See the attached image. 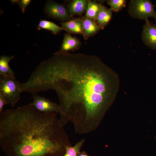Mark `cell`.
<instances>
[{
	"mask_svg": "<svg viewBox=\"0 0 156 156\" xmlns=\"http://www.w3.org/2000/svg\"><path fill=\"white\" fill-rule=\"evenodd\" d=\"M7 104V103L5 99L0 96V113L2 112L4 105Z\"/></svg>",
	"mask_w": 156,
	"mask_h": 156,
	"instance_id": "19",
	"label": "cell"
},
{
	"mask_svg": "<svg viewBox=\"0 0 156 156\" xmlns=\"http://www.w3.org/2000/svg\"><path fill=\"white\" fill-rule=\"evenodd\" d=\"M82 20L83 24L82 34L85 40H87L102 29L96 23V21L91 18L84 16Z\"/></svg>",
	"mask_w": 156,
	"mask_h": 156,
	"instance_id": "8",
	"label": "cell"
},
{
	"mask_svg": "<svg viewBox=\"0 0 156 156\" xmlns=\"http://www.w3.org/2000/svg\"><path fill=\"white\" fill-rule=\"evenodd\" d=\"M34 83L38 92H56L61 125L64 127L70 122L81 134L98 127L115 99L120 81L118 74L96 56L58 51L39 64Z\"/></svg>",
	"mask_w": 156,
	"mask_h": 156,
	"instance_id": "1",
	"label": "cell"
},
{
	"mask_svg": "<svg viewBox=\"0 0 156 156\" xmlns=\"http://www.w3.org/2000/svg\"><path fill=\"white\" fill-rule=\"evenodd\" d=\"M19 1L18 0H11V1L12 2V3H18Z\"/></svg>",
	"mask_w": 156,
	"mask_h": 156,
	"instance_id": "21",
	"label": "cell"
},
{
	"mask_svg": "<svg viewBox=\"0 0 156 156\" xmlns=\"http://www.w3.org/2000/svg\"><path fill=\"white\" fill-rule=\"evenodd\" d=\"M31 1L30 0L19 1L18 3L21 7L23 13L25 12V10L26 7L29 4Z\"/></svg>",
	"mask_w": 156,
	"mask_h": 156,
	"instance_id": "18",
	"label": "cell"
},
{
	"mask_svg": "<svg viewBox=\"0 0 156 156\" xmlns=\"http://www.w3.org/2000/svg\"><path fill=\"white\" fill-rule=\"evenodd\" d=\"M0 114V145L7 156H63L72 146L57 113L29 103Z\"/></svg>",
	"mask_w": 156,
	"mask_h": 156,
	"instance_id": "2",
	"label": "cell"
},
{
	"mask_svg": "<svg viewBox=\"0 0 156 156\" xmlns=\"http://www.w3.org/2000/svg\"><path fill=\"white\" fill-rule=\"evenodd\" d=\"M112 11L118 12L126 6V0H108L106 1Z\"/></svg>",
	"mask_w": 156,
	"mask_h": 156,
	"instance_id": "17",
	"label": "cell"
},
{
	"mask_svg": "<svg viewBox=\"0 0 156 156\" xmlns=\"http://www.w3.org/2000/svg\"><path fill=\"white\" fill-rule=\"evenodd\" d=\"M45 9L47 15L52 18L66 22L71 20L68 11L63 5L49 1L46 3Z\"/></svg>",
	"mask_w": 156,
	"mask_h": 156,
	"instance_id": "6",
	"label": "cell"
},
{
	"mask_svg": "<svg viewBox=\"0 0 156 156\" xmlns=\"http://www.w3.org/2000/svg\"><path fill=\"white\" fill-rule=\"evenodd\" d=\"M112 10L103 5L96 18L97 24L102 29L108 24L112 18Z\"/></svg>",
	"mask_w": 156,
	"mask_h": 156,
	"instance_id": "13",
	"label": "cell"
},
{
	"mask_svg": "<svg viewBox=\"0 0 156 156\" xmlns=\"http://www.w3.org/2000/svg\"><path fill=\"white\" fill-rule=\"evenodd\" d=\"M80 45L81 42L78 38L65 34L61 48L58 51L68 52L69 51H74L78 49Z\"/></svg>",
	"mask_w": 156,
	"mask_h": 156,
	"instance_id": "9",
	"label": "cell"
},
{
	"mask_svg": "<svg viewBox=\"0 0 156 156\" xmlns=\"http://www.w3.org/2000/svg\"><path fill=\"white\" fill-rule=\"evenodd\" d=\"M20 84L14 77L0 75V96L5 99L7 104L12 107H14L20 99L22 92Z\"/></svg>",
	"mask_w": 156,
	"mask_h": 156,
	"instance_id": "3",
	"label": "cell"
},
{
	"mask_svg": "<svg viewBox=\"0 0 156 156\" xmlns=\"http://www.w3.org/2000/svg\"><path fill=\"white\" fill-rule=\"evenodd\" d=\"M78 156H90L88 154H87L86 152L85 151H83L82 152H80L78 155Z\"/></svg>",
	"mask_w": 156,
	"mask_h": 156,
	"instance_id": "20",
	"label": "cell"
},
{
	"mask_svg": "<svg viewBox=\"0 0 156 156\" xmlns=\"http://www.w3.org/2000/svg\"><path fill=\"white\" fill-rule=\"evenodd\" d=\"M88 3V0H74L71 1L68 4L70 17L86 12Z\"/></svg>",
	"mask_w": 156,
	"mask_h": 156,
	"instance_id": "10",
	"label": "cell"
},
{
	"mask_svg": "<svg viewBox=\"0 0 156 156\" xmlns=\"http://www.w3.org/2000/svg\"><path fill=\"white\" fill-rule=\"evenodd\" d=\"M155 6L150 0H131L128 11L131 17L138 19L146 20L150 17L155 19Z\"/></svg>",
	"mask_w": 156,
	"mask_h": 156,
	"instance_id": "4",
	"label": "cell"
},
{
	"mask_svg": "<svg viewBox=\"0 0 156 156\" xmlns=\"http://www.w3.org/2000/svg\"><path fill=\"white\" fill-rule=\"evenodd\" d=\"M14 57V55H1L0 57V75L3 76L14 77V72L10 67L9 63Z\"/></svg>",
	"mask_w": 156,
	"mask_h": 156,
	"instance_id": "12",
	"label": "cell"
},
{
	"mask_svg": "<svg viewBox=\"0 0 156 156\" xmlns=\"http://www.w3.org/2000/svg\"><path fill=\"white\" fill-rule=\"evenodd\" d=\"M142 31V39L147 47L156 50V25L145 20Z\"/></svg>",
	"mask_w": 156,
	"mask_h": 156,
	"instance_id": "7",
	"label": "cell"
},
{
	"mask_svg": "<svg viewBox=\"0 0 156 156\" xmlns=\"http://www.w3.org/2000/svg\"><path fill=\"white\" fill-rule=\"evenodd\" d=\"M103 6L101 3L88 0L87 9L84 17L91 18L96 21L97 16Z\"/></svg>",
	"mask_w": 156,
	"mask_h": 156,
	"instance_id": "14",
	"label": "cell"
},
{
	"mask_svg": "<svg viewBox=\"0 0 156 156\" xmlns=\"http://www.w3.org/2000/svg\"><path fill=\"white\" fill-rule=\"evenodd\" d=\"M62 27L68 32L72 34H83L82 20L75 18L61 23Z\"/></svg>",
	"mask_w": 156,
	"mask_h": 156,
	"instance_id": "11",
	"label": "cell"
},
{
	"mask_svg": "<svg viewBox=\"0 0 156 156\" xmlns=\"http://www.w3.org/2000/svg\"><path fill=\"white\" fill-rule=\"evenodd\" d=\"M85 141L84 139H82L73 146H66V153L63 156H78Z\"/></svg>",
	"mask_w": 156,
	"mask_h": 156,
	"instance_id": "16",
	"label": "cell"
},
{
	"mask_svg": "<svg viewBox=\"0 0 156 156\" xmlns=\"http://www.w3.org/2000/svg\"><path fill=\"white\" fill-rule=\"evenodd\" d=\"M31 97L33 101L30 103L38 111L43 113L55 112L61 115L62 110L59 104L36 94H32Z\"/></svg>",
	"mask_w": 156,
	"mask_h": 156,
	"instance_id": "5",
	"label": "cell"
},
{
	"mask_svg": "<svg viewBox=\"0 0 156 156\" xmlns=\"http://www.w3.org/2000/svg\"><path fill=\"white\" fill-rule=\"evenodd\" d=\"M155 24L156 25V19H155Z\"/></svg>",
	"mask_w": 156,
	"mask_h": 156,
	"instance_id": "22",
	"label": "cell"
},
{
	"mask_svg": "<svg viewBox=\"0 0 156 156\" xmlns=\"http://www.w3.org/2000/svg\"><path fill=\"white\" fill-rule=\"evenodd\" d=\"M38 27L39 29H43L49 30L54 34H57L63 30L66 31L62 27L59 26L53 23L43 20L40 21Z\"/></svg>",
	"mask_w": 156,
	"mask_h": 156,
	"instance_id": "15",
	"label": "cell"
}]
</instances>
